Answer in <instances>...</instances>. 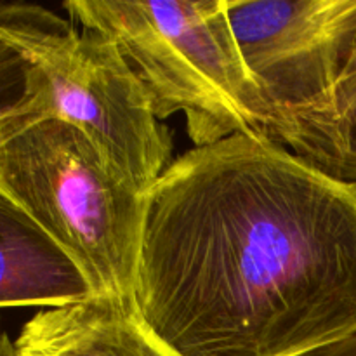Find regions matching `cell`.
I'll return each instance as SVG.
<instances>
[{
  "label": "cell",
  "mask_w": 356,
  "mask_h": 356,
  "mask_svg": "<svg viewBox=\"0 0 356 356\" xmlns=\"http://www.w3.org/2000/svg\"><path fill=\"white\" fill-rule=\"evenodd\" d=\"M145 193L68 122L0 127V197L75 259L96 298L134 312Z\"/></svg>",
  "instance_id": "cell-4"
},
{
  "label": "cell",
  "mask_w": 356,
  "mask_h": 356,
  "mask_svg": "<svg viewBox=\"0 0 356 356\" xmlns=\"http://www.w3.org/2000/svg\"><path fill=\"white\" fill-rule=\"evenodd\" d=\"M136 316L179 356H308L356 332V183L266 136L195 146L145 193Z\"/></svg>",
  "instance_id": "cell-1"
},
{
  "label": "cell",
  "mask_w": 356,
  "mask_h": 356,
  "mask_svg": "<svg viewBox=\"0 0 356 356\" xmlns=\"http://www.w3.org/2000/svg\"><path fill=\"white\" fill-rule=\"evenodd\" d=\"M308 356H356V332L332 346H327Z\"/></svg>",
  "instance_id": "cell-9"
},
{
  "label": "cell",
  "mask_w": 356,
  "mask_h": 356,
  "mask_svg": "<svg viewBox=\"0 0 356 356\" xmlns=\"http://www.w3.org/2000/svg\"><path fill=\"white\" fill-rule=\"evenodd\" d=\"M0 306L65 309L96 298L72 256L0 197Z\"/></svg>",
  "instance_id": "cell-6"
},
{
  "label": "cell",
  "mask_w": 356,
  "mask_h": 356,
  "mask_svg": "<svg viewBox=\"0 0 356 356\" xmlns=\"http://www.w3.org/2000/svg\"><path fill=\"white\" fill-rule=\"evenodd\" d=\"M334 108L337 122L350 141V129L356 117V33L348 47L343 68L334 86Z\"/></svg>",
  "instance_id": "cell-8"
},
{
  "label": "cell",
  "mask_w": 356,
  "mask_h": 356,
  "mask_svg": "<svg viewBox=\"0 0 356 356\" xmlns=\"http://www.w3.org/2000/svg\"><path fill=\"white\" fill-rule=\"evenodd\" d=\"M14 350L16 356H179L143 327L134 309L103 298L37 313Z\"/></svg>",
  "instance_id": "cell-7"
},
{
  "label": "cell",
  "mask_w": 356,
  "mask_h": 356,
  "mask_svg": "<svg viewBox=\"0 0 356 356\" xmlns=\"http://www.w3.org/2000/svg\"><path fill=\"white\" fill-rule=\"evenodd\" d=\"M228 0H66L82 28L118 45L159 120L186 117L195 146L235 134H268L270 108L247 68Z\"/></svg>",
  "instance_id": "cell-3"
},
{
  "label": "cell",
  "mask_w": 356,
  "mask_h": 356,
  "mask_svg": "<svg viewBox=\"0 0 356 356\" xmlns=\"http://www.w3.org/2000/svg\"><path fill=\"white\" fill-rule=\"evenodd\" d=\"M2 68L14 70L16 99L0 127L68 122L86 132L115 170L148 191L169 169L172 138L118 45L35 3L0 7Z\"/></svg>",
  "instance_id": "cell-2"
},
{
  "label": "cell",
  "mask_w": 356,
  "mask_h": 356,
  "mask_svg": "<svg viewBox=\"0 0 356 356\" xmlns=\"http://www.w3.org/2000/svg\"><path fill=\"white\" fill-rule=\"evenodd\" d=\"M350 145H351V153H353V159L356 162V117L350 129Z\"/></svg>",
  "instance_id": "cell-11"
},
{
  "label": "cell",
  "mask_w": 356,
  "mask_h": 356,
  "mask_svg": "<svg viewBox=\"0 0 356 356\" xmlns=\"http://www.w3.org/2000/svg\"><path fill=\"white\" fill-rule=\"evenodd\" d=\"M247 68L270 108L266 138L322 172L356 183L334 86L356 33V0H228Z\"/></svg>",
  "instance_id": "cell-5"
},
{
  "label": "cell",
  "mask_w": 356,
  "mask_h": 356,
  "mask_svg": "<svg viewBox=\"0 0 356 356\" xmlns=\"http://www.w3.org/2000/svg\"><path fill=\"white\" fill-rule=\"evenodd\" d=\"M2 356H16L14 343H10L7 336H3V341H2Z\"/></svg>",
  "instance_id": "cell-10"
}]
</instances>
